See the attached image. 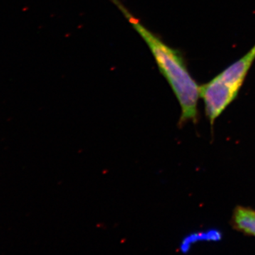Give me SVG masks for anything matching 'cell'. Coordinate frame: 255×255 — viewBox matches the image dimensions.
<instances>
[{"mask_svg": "<svg viewBox=\"0 0 255 255\" xmlns=\"http://www.w3.org/2000/svg\"><path fill=\"white\" fill-rule=\"evenodd\" d=\"M110 1L118 8L132 28L141 37L150 49L159 72L172 88L182 110L179 127L189 122L197 123L200 86L189 73L181 52L166 44L157 34L146 27L121 0Z\"/></svg>", "mask_w": 255, "mask_h": 255, "instance_id": "6da1fadb", "label": "cell"}, {"mask_svg": "<svg viewBox=\"0 0 255 255\" xmlns=\"http://www.w3.org/2000/svg\"><path fill=\"white\" fill-rule=\"evenodd\" d=\"M255 60V45L246 55L200 86L206 117L211 127L216 119L237 98L248 72Z\"/></svg>", "mask_w": 255, "mask_h": 255, "instance_id": "7a4b0ae2", "label": "cell"}, {"mask_svg": "<svg viewBox=\"0 0 255 255\" xmlns=\"http://www.w3.org/2000/svg\"><path fill=\"white\" fill-rule=\"evenodd\" d=\"M231 224L236 231L255 237V210L237 206L233 211Z\"/></svg>", "mask_w": 255, "mask_h": 255, "instance_id": "3957f363", "label": "cell"}, {"mask_svg": "<svg viewBox=\"0 0 255 255\" xmlns=\"http://www.w3.org/2000/svg\"><path fill=\"white\" fill-rule=\"evenodd\" d=\"M222 239V233L216 229H211L204 232L192 233L183 240L180 246V251L187 253L194 243L199 241L219 242Z\"/></svg>", "mask_w": 255, "mask_h": 255, "instance_id": "277c9868", "label": "cell"}]
</instances>
